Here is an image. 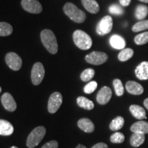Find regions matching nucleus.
I'll use <instances>...</instances> for the list:
<instances>
[{
	"label": "nucleus",
	"mask_w": 148,
	"mask_h": 148,
	"mask_svg": "<svg viewBox=\"0 0 148 148\" xmlns=\"http://www.w3.org/2000/svg\"><path fill=\"white\" fill-rule=\"evenodd\" d=\"M40 39L42 45L51 54H56L58 51V42L56 37L50 29H43L40 32Z\"/></svg>",
	"instance_id": "obj_1"
},
{
	"label": "nucleus",
	"mask_w": 148,
	"mask_h": 148,
	"mask_svg": "<svg viewBox=\"0 0 148 148\" xmlns=\"http://www.w3.org/2000/svg\"><path fill=\"white\" fill-rule=\"evenodd\" d=\"M63 10L66 15L75 23H83L86 20V14L73 3H66L63 7Z\"/></svg>",
	"instance_id": "obj_2"
},
{
	"label": "nucleus",
	"mask_w": 148,
	"mask_h": 148,
	"mask_svg": "<svg viewBox=\"0 0 148 148\" xmlns=\"http://www.w3.org/2000/svg\"><path fill=\"white\" fill-rule=\"evenodd\" d=\"M73 40L75 45L82 50L89 49L92 45V40L87 33L77 29L73 34Z\"/></svg>",
	"instance_id": "obj_3"
},
{
	"label": "nucleus",
	"mask_w": 148,
	"mask_h": 148,
	"mask_svg": "<svg viewBox=\"0 0 148 148\" xmlns=\"http://www.w3.org/2000/svg\"><path fill=\"white\" fill-rule=\"evenodd\" d=\"M46 133V129L43 126H38L29 133L26 140V145L28 148H34L40 143Z\"/></svg>",
	"instance_id": "obj_4"
},
{
	"label": "nucleus",
	"mask_w": 148,
	"mask_h": 148,
	"mask_svg": "<svg viewBox=\"0 0 148 148\" xmlns=\"http://www.w3.org/2000/svg\"><path fill=\"white\" fill-rule=\"evenodd\" d=\"M113 25L112 18L110 16H105L101 18L96 27L97 33L100 36L108 34L111 32Z\"/></svg>",
	"instance_id": "obj_5"
},
{
	"label": "nucleus",
	"mask_w": 148,
	"mask_h": 148,
	"mask_svg": "<svg viewBox=\"0 0 148 148\" xmlns=\"http://www.w3.org/2000/svg\"><path fill=\"white\" fill-rule=\"evenodd\" d=\"M45 76V69L42 63L36 62L33 65L31 72V79L34 85H38L42 82Z\"/></svg>",
	"instance_id": "obj_6"
},
{
	"label": "nucleus",
	"mask_w": 148,
	"mask_h": 148,
	"mask_svg": "<svg viewBox=\"0 0 148 148\" xmlns=\"http://www.w3.org/2000/svg\"><path fill=\"white\" fill-rule=\"evenodd\" d=\"M108 56L106 53L101 51H92L85 57V60L88 63L94 65H100L108 60Z\"/></svg>",
	"instance_id": "obj_7"
},
{
	"label": "nucleus",
	"mask_w": 148,
	"mask_h": 148,
	"mask_svg": "<svg viewBox=\"0 0 148 148\" xmlns=\"http://www.w3.org/2000/svg\"><path fill=\"white\" fill-rule=\"evenodd\" d=\"M62 103V96L59 92H54L50 95L48 100L47 109L50 113H55L60 108Z\"/></svg>",
	"instance_id": "obj_8"
},
{
	"label": "nucleus",
	"mask_w": 148,
	"mask_h": 148,
	"mask_svg": "<svg viewBox=\"0 0 148 148\" xmlns=\"http://www.w3.org/2000/svg\"><path fill=\"white\" fill-rule=\"evenodd\" d=\"M5 60L7 65L13 71H18L21 68L22 60L21 57L14 52H9L5 55Z\"/></svg>",
	"instance_id": "obj_9"
},
{
	"label": "nucleus",
	"mask_w": 148,
	"mask_h": 148,
	"mask_svg": "<svg viewBox=\"0 0 148 148\" xmlns=\"http://www.w3.org/2000/svg\"><path fill=\"white\" fill-rule=\"evenodd\" d=\"M21 6L29 13L39 14L42 12V5L38 0H21Z\"/></svg>",
	"instance_id": "obj_10"
},
{
	"label": "nucleus",
	"mask_w": 148,
	"mask_h": 148,
	"mask_svg": "<svg viewBox=\"0 0 148 148\" xmlns=\"http://www.w3.org/2000/svg\"><path fill=\"white\" fill-rule=\"evenodd\" d=\"M112 97V90L108 86H103L97 95V101L99 104L104 105L106 104L110 100Z\"/></svg>",
	"instance_id": "obj_11"
},
{
	"label": "nucleus",
	"mask_w": 148,
	"mask_h": 148,
	"mask_svg": "<svg viewBox=\"0 0 148 148\" xmlns=\"http://www.w3.org/2000/svg\"><path fill=\"white\" fill-rule=\"evenodd\" d=\"M1 103L5 110L13 112L16 109V103L13 97L9 92H5L1 96Z\"/></svg>",
	"instance_id": "obj_12"
},
{
	"label": "nucleus",
	"mask_w": 148,
	"mask_h": 148,
	"mask_svg": "<svg viewBox=\"0 0 148 148\" xmlns=\"http://www.w3.org/2000/svg\"><path fill=\"white\" fill-rule=\"evenodd\" d=\"M135 74L140 80L148 79V62L144 61L138 64L135 69Z\"/></svg>",
	"instance_id": "obj_13"
},
{
	"label": "nucleus",
	"mask_w": 148,
	"mask_h": 148,
	"mask_svg": "<svg viewBox=\"0 0 148 148\" xmlns=\"http://www.w3.org/2000/svg\"><path fill=\"white\" fill-rule=\"evenodd\" d=\"M125 88L129 93L135 95H140L144 91L142 85L135 81H128L125 84Z\"/></svg>",
	"instance_id": "obj_14"
},
{
	"label": "nucleus",
	"mask_w": 148,
	"mask_h": 148,
	"mask_svg": "<svg viewBox=\"0 0 148 148\" xmlns=\"http://www.w3.org/2000/svg\"><path fill=\"white\" fill-rule=\"evenodd\" d=\"M77 126L82 131L88 133L92 132L95 130L94 123L87 118H82V119H79L77 121Z\"/></svg>",
	"instance_id": "obj_15"
},
{
	"label": "nucleus",
	"mask_w": 148,
	"mask_h": 148,
	"mask_svg": "<svg viewBox=\"0 0 148 148\" xmlns=\"http://www.w3.org/2000/svg\"><path fill=\"white\" fill-rule=\"evenodd\" d=\"M110 44L112 47L116 49H124L126 45L125 40L123 37L117 34L112 35L110 38Z\"/></svg>",
	"instance_id": "obj_16"
},
{
	"label": "nucleus",
	"mask_w": 148,
	"mask_h": 148,
	"mask_svg": "<svg viewBox=\"0 0 148 148\" xmlns=\"http://www.w3.org/2000/svg\"><path fill=\"white\" fill-rule=\"evenodd\" d=\"M130 130L133 133L140 134H147L148 133V122L145 121H139L136 122L130 127Z\"/></svg>",
	"instance_id": "obj_17"
},
{
	"label": "nucleus",
	"mask_w": 148,
	"mask_h": 148,
	"mask_svg": "<svg viewBox=\"0 0 148 148\" xmlns=\"http://www.w3.org/2000/svg\"><path fill=\"white\" fill-rule=\"evenodd\" d=\"M84 8L88 12L92 14H97L99 11V5L95 0H81Z\"/></svg>",
	"instance_id": "obj_18"
},
{
	"label": "nucleus",
	"mask_w": 148,
	"mask_h": 148,
	"mask_svg": "<svg viewBox=\"0 0 148 148\" xmlns=\"http://www.w3.org/2000/svg\"><path fill=\"white\" fill-rule=\"evenodd\" d=\"M14 132V127L10 122L6 120L0 119V135L10 136Z\"/></svg>",
	"instance_id": "obj_19"
},
{
	"label": "nucleus",
	"mask_w": 148,
	"mask_h": 148,
	"mask_svg": "<svg viewBox=\"0 0 148 148\" xmlns=\"http://www.w3.org/2000/svg\"><path fill=\"white\" fill-rule=\"evenodd\" d=\"M130 111L136 119L139 120L147 119L145 109L138 105H131L130 106Z\"/></svg>",
	"instance_id": "obj_20"
},
{
	"label": "nucleus",
	"mask_w": 148,
	"mask_h": 148,
	"mask_svg": "<svg viewBox=\"0 0 148 148\" xmlns=\"http://www.w3.org/2000/svg\"><path fill=\"white\" fill-rule=\"evenodd\" d=\"M145 139V134H140V133H133L130 138V144L132 147H139L144 143Z\"/></svg>",
	"instance_id": "obj_21"
},
{
	"label": "nucleus",
	"mask_w": 148,
	"mask_h": 148,
	"mask_svg": "<svg viewBox=\"0 0 148 148\" xmlns=\"http://www.w3.org/2000/svg\"><path fill=\"white\" fill-rule=\"evenodd\" d=\"M77 105L80 107L85 109V110H92L94 108V103L92 101H90V99H87L86 97H78L77 99Z\"/></svg>",
	"instance_id": "obj_22"
},
{
	"label": "nucleus",
	"mask_w": 148,
	"mask_h": 148,
	"mask_svg": "<svg viewBox=\"0 0 148 148\" xmlns=\"http://www.w3.org/2000/svg\"><path fill=\"white\" fill-rule=\"evenodd\" d=\"M148 14V7L145 5H138L135 10V17L138 20H143Z\"/></svg>",
	"instance_id": "obj_23"
},
{
	"label": "nucleus",
	"mask_w": 148,
	"mask_h": 148,
	"mask_svg": "<svg viewBox=\"0 0 148 148\" xmlns=\"http://www.w3.org/2000/svg\"><path fill=\"white\" fill-rule=\"evenodd\" d=\"M124 119L121 116H116L111 121L110 124V129L112 131H117L121 129L124 125Z\"/></svg>",
	"instance_id": "obj_24"
},
{
	"label": "nucleus",
	"mask_w": 148,
	"mask_h": 148,
	"mask_svg": "<svg viewBox=\"0 0 148 148\" xmlns=\"http://www.w3.org/2000/svg\"><path fill=\"white\" fill-rule=\"evenodd\" d=\"M134 55V51L131 48H124L120 51L118 55V58L121 62H125V61L128 60L130 59Z\"/></svg>",
	"instance_id": "obj_25"
},
{
	"label": "nucleus",
	"mask_w": 148,
	"mask_h": 148,
	"mask_svg": "<svg viewBox=\"0 0 148 148\" xmlns=\"http://www.w3.org/2000/svg\"><path fill=\"white\" fill-rule=\"evenodd\" d=\"M13 29L12 25L6 22H0V36H10Z\"/></svg>",
	"instance_id": "obj_26"
},
{
	"label": "nucleus",
	"mask_w": 148,
	"mask_h": 148,
	"mask_svg": "<svg viewBox=\"0 0 148 148\" xmlns=\"http://www.w3.org/2000/svg\"><path fill=\"white\" fill-rule=\"evenodd\" d=\"M148 29V20H141L140 21L135 23L132 27V31L134 32H140Z\"/></svg>",
	"instance_id": "obj_27"
},
{
	"label": "nucleus",
	"mask_w": 148,
	"mask_h": 148,
	"mask_svg": "<svg viewBox=\"0 0 148 148\" xmlns=\"http://www.w3.org/2000/svg\"><path fill=\"white\" fill-rule=\"evenodd\" d=\"M95 75V71L91 68L85 69L84 71H82V73L80 75V78L83 82H88L90 81Z\"/></svg>",
	"instance_id": "obj_28"
},
{
	"label": "nucleus",
	"mask_w": 148,
	"mask_h": 148,
	"mask_svg": "<svg viewBox=\"0 0 148 148\" xmlns=\"http://www.w3.org/2000/svg\"><path fill=\"white\" fill-rule=\"evenodd\" d=\"M134 42L136 45H142L148 42V32L136 35L134 38Z\"/></svg>",
	"instance_id": "obj_29"
},
{
	"label": "nucleus",
	"mask_w": 148,
	"mask_h": 148,
	"mask_svg": "<svg viewBox=\"0 0 148 148\" xmlns=\"http://www.w3.org/2000/svg\"><path fill=\"white\" fill-rule=\"evenodd\" d=\"M113 86L115 90L116 95L117 96H121L124 93V87L122 84V82L119 79H115L113 80Z\"/></svg>",
	"instance_id": "obj_30"
},
{
	"label": "nucleus",
	"mask_w": 148,
	"mask_h": 148,
	"mask_svg": "<svg viewBox=\"0 0 148 148\" xmlns=\"http://www.w3.org/2000/svg\"><path fill=\"white\" fill-rule=\"evenodd\" d=\"M125 140V136L121 132H115L110 136V141L113 143H122Z\"/></svg>",
	"instance_id": "obj_31"
},
{
	"label": "nucleus",
	"mask_w": 148,
	"mask_h": 148,
	"mask_svg": "<svg viewBox=\"0 0 148 148\" xmlns=\"http://www.w3.org/2000/svg\"><path fill=\"white\" fill-rule=\"evenodd\" d=\"M109 12L115 15H121L123 14V10L121 6L117 4H112L109 7Z\"/></svg>",
	"instance_id": "obj_32"
},
{
	"label": "nucleus",
	"mask_w": 148,
	"mask_h": 148,
	"mask_svg": "<svg viewBox=\"0 0 148 148\" xmlns=\"http://www.w3.org/2000/svg\"><path fill=\"white\" fill-rule=\"evenodd\" d=\"M97 87V83L95 81H91L88 82L84 88V91L87 94H90L93 92Z\"/></svg>",
	"instance_id": "obj_33"
},
{
	"label": "nucleus",
	"mask_w": 148,
	"mask_h": 148,
	"mask_svg": "<svg viewBox=\"0 0 148 148\" xmlns=\"http://www.w3.org/2000/svg\"><path fill=\"white\" fill-rule=\"evenodd\" d=\"M58 143L56 140H51L47 142L41 148H58Z\"/></svg>",
	"instance_id": "obj_34"
},
{
	"label": "nucleus",
	"mask_w": 148,
	"mask_h": 148,
	"mask_svg": "<svg viewBox=\"0 0 148 148\" xmlns=\"http://www.w3.org/2000/svg\"><path fill=\"white\" fill-rule=\"evenodd\" d=\"M91 148H108V145L104 143H98L93 145Z\"/></svg>",
	"instance_id": "obj_35"
},
{
	"label": "nucleus",
	"mask_w": 148,
	"mask_h": 148,
	"mask_svg": "<svg viewBox=\"0 0 148 148\" xmlns=\"http://www.w3.org/2000/svg\"><path fill=\"white\" fill-rule=\"evenodd\" d=\"M131 2V0H119L120 4L123 6H127Z\"/></svg>",
	"instance_id": "obj_36"
},
{
	"label": "nucleus",
	"mask_w": 148,
	"mask_h": 148,
	"mask_svg": "<svg viewBox=\"0 0 148 148\" xmlns=\"http://www.w3.org/2000/svg\"><path fill=\"white\" fill-rule=\"evenodd\" d=\"M143 103H144V106H145V108L148 110V98H147V99H145V101H144Z\"/></svg>",
	"instance_id": "obj_37"
},
{
	"label": "nucleus",
	"mask_w": 148,
	"mask_h": 148,
	"mask_svg": "<svg viewBox=\"0 0 148 148\" xmlns=\"http://www.w3.org/2000/svg\"><path fill=\"white\" fill-rule=\"evenodd\" d=\"M75 148H86V147H85L84 145H81V144H79V145H77V147H75Z\"/></svg>",
	"instance_id": "obj_38"
},
{
	"label": "nucleus",
	"mask_w": 148,
	"mask_h": 148,
	"mask_svg": "<svg viewBox=\"0 0 148 148\" xmlns=\"http://www.w3.org/2000/svg\"><path fill=\"white\" fill-rule=\"evenodd\" d=\"M138 1H141V2H143V3H148V0H138Z\"/></svg>",
	"instance_id": "obj_39"
},
{
	"label": "nucleus",
	"mask_w": 148,
	"mask_h": 148,
	"mask_svg": "<svg viewBox=\"0 0 148 148\" xmlns=\"http://www.w3.org/2000/svg\"><path fill=\"white\" fill-rule=\"evenodd\" d=\"M10 148H18V147H16V146H12V147H11Z\"/></svg>",
	"instance_id": "obj_40"
},
{
	"label": "nucleus",
	"mask_w": 148,
	"mask_h": 148,
	"mask_svg": "<svg viewBox=\"0 0 148 148\" xmlns=\"http://www.w3.org/2000/svg\"><path fill=\"white\" fill-rule=\"evenodd\" d=\"M1 92V86H0V92Z\"/></svg>",
	"instance_id": "obj_41"
}]
</instances>
